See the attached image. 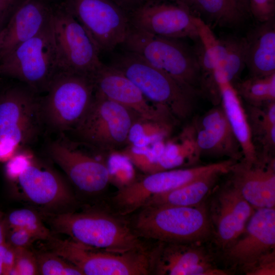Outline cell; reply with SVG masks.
I'll return each mask as SVG.
<instances>
[{
  "instance_id": "obj_1",
  "label": "cell",
  "mask_w": 275,
  "mask_h": 275,
  "mask_svg": "<svg viewBox=\"0 0 275 275\" xmlns=\"http://www.w3.org/2000/svg\"><path fill=\"white\" fill-rule=\"evenodd\" d=\"M46 216L55 231L91 247L125 252L151 246L135 233L127 216L115 213L107 206L80 212L48 213Z\"/></svg>"
},
{
  "instance_id": "obj_2",
  "label": "cell",
  "mask_w": 275,
  "mask_h": 275,
  "mask_svg": "<svg viewBox=\"0 0 275 275\" xmlns=\"http://www.w3.org/2000/svg\"><path fill=\"white\" fill-rule=\"evenodd\" d=\"M128 218L135 233L144 240L199 243L212 238L208 206H148Z\"/></svg>"
},
{
  "instance_id": "obj_3",
  "label": "cell",
  "mask_w": 275,
  "mask_h": 275,
  "mask_svg": "<svg viewBox=\"0 0 275 275\" xmlns=\"http://www.w3.org/2000/svg\"><path fill=\"white\" fill-rule=\"evenodd\" d=\"M110 65L129 78L149 102L167 108L178 121L191 115L198 94L139 56L126 51Z\"/></svg>"
},
{
  "instance_id": "obj_4",
  "label": "cell",
  "mask_w": 275,
  "mask_h": 275,
  "mask_svg": "<svg viewBox=\"0 0 275 275\" xmlns=\"http://www.w3.org/2000/svg\"><path fill=\"white\" fill-rule=\"evenodd\" d=\"M154 67L200 94V74L197 58L179 39L155 35L130 26L122 44Z\"/></svg>"
},
{
  "instance_id": "obj_5",
  "label": "cell",
  "mask_w": 275,
  "mask_h": 275,
  "mask_svg": "<svg viewBox=\"0 0 275 275\" xmlns=\"http://www.w3.org/2000/svg\"><path fill=\"white\" fill-rule=\"evenodd\" d=\"M141 118L132 110L95 91L90 108L72 131L82 144L100 153L110 154L128 145L130 130Z\"/></svg>"
},
{
  "instance_id": "obj_6",
  "label": "cell",
  "mask_w": 275,
  "mask_h": 275,
  "mask_svg": "<svg viewBox=\"0 0 275 275\" xmlns=\"http://www.w3.org/2000/svg\"><path fill=\"white\" fill-rule=\"evenodd\" d=\"M60 70L52 18L37 35L0 61V75L17 79L39 94L46 91Z\"/></svg>"
},
{
  "instance_id": "obj_7",
  "label": "cell",
  "mask_w": 275,
  "mask_h": 275,
  "mask_svg": "<svg viewBox=\"0 0 275 275\" xmlns=\"http://www.w3.org/2000/svg\"><path fill=\"white\" fill-rule=\"evenodd\" d=\"M42 97L45 125L56 131H72L84 117L95 96L92 78L58 71Z\"/></svg>"
},
{
  "instance_id": "obj_8",
  "label": "cell",
  "mask_w": 275,
  "mask_h": 275,
  "mask_svg": "<svg viewBox=\"0 0 275 275\" xmlns=\"http://www.w3.org/2000/svg\"><path fill=\"white\" fill-rule=\"evenodd\" d=\"M237 161L228 159L206 165L177 168L147 174L118 189L108 205L115 212L127 216L142 208L152 197L174 190L196 180L220 172L229 173Z\"/></svg>"
},
{
  "instance_id": "obj_9",
  "label": "cell",
  "mask_w": 275,
  "mask_h": 275,
  "mask_svg": "<svg viewBox=\"0 0 275 275\" xmlns=\"http://www.w3.org/2000/svg\"><path fill=\"white\" fill-rule=\"evenodd\" d=\"M51 251L77 267L83 275L151 274L150 249L119 252L96 248L70 238L54 236Z\"/></svg>"
},
{
  "instance_id": "obj_10",
  "label": "cell",
  "mask_w": 275,
  "mask_h": 275,
  "mask_svg": "<svg viewBox=\"0 0 275 275\" xmlns=\"http://www.w3.org/2000/svg\"><path fill=\"white\" fill-rule=\"evenodd\" d=\"M44 125L39 93L21 82L2 91L0 140L24 148L37 140Z\"/></svg>"
},
{
  "instance_id": "obj_11",
  "label": "cell",
  "mask_w": 275,
  "mask_h": 275,
  "mask_svg": "<svg viewBox=\"0 0 275 275\" xmlns=\"http://www.w3.org/2000/svg\"><path fill=\"white\" fill-rule=\"evenodd\" d=\"M52 21L60 70L92 78L103 63L88 33L61 3L54 4Z\"/></svg>"
},
{
  "instance_id": "obj_12",
  "label": "cell",
  "mask_w": 275,
  "mask_h": 275,
  "mask_svg": "<svg viewBox=\"0 0 275 275\" xmlns=\"http://www.w3.org/2000/svg\"><path fill=\"white\" fill-rule=\"evenodd\" d=\"M100 52L122 44L130 28L128 14L112 0H62Z\"/></svg>"
},
{
  "instance_id": "obj_13",
  "label": "cell",
  "mask_w": 275,
  "mask_h": 275,
  "mask_svg": "<svg viewBox=\"0 0 275 275\" xmlns=\"http://www.w3.org/2000/svg\"><path fill=\"white\" fill-rule=\"evenodd\" d=\"M130 25L165 37L197 41L196 16L181 0H147L128 14Z\"/></svg>"
},
{
  "instance_id": "obj_14",
  "label": "cell",
  "mask_w": 275,
  "mask_h": 275,
  "mask_svg": "<svg viewBox=\"0 0 275 275\" xmlns=\"http://www.w3.org/2000/svg\"><path fill=\"white\" fill-rule=\"evenodd\" d=\"M199 243L154 242L150 249L151 274L227 275L213 256Z\"/></svg>"
},
{
  "instance_id": "obj_15",
  "label": "cell",
  "mask_w": 275,
  "mask_h": 275,
  "mask_svg": "<svg viewBox=\"0 0 275 275\" xmlns=\"http://www.w3.org/2000/svg\"><path fill=\"white\" fill-rule=\"evenodd\" d=\"M95 91L135 112L144 119L175 124L178 121L165 107L149 102L122 72L102 64L93 77Z\"/></svg>"
},
{
  "instance_id": "obj_16",
  "label": "cell",
  "mask_w": 275,
  "mask_h": 275,
  "mask_svg": "<svg viewBox=\"0 0 275 275\" xmlns=\"http://www.w3.org/2000/svg\"><path fill=\"white\" fill-rule=\"evenodd\" d=\"M48 154L80 191L88 195L102 194L107 189L109 175L106 162L60 141L49 144Z\"/></svg>"
},
{
  "instance_id": "obj_17",
  "label": "cell",
  "mask_w": 275,
  "mask_h": 275,
  "mask_svg": "<svg viewBox=\"0 0 275 275\" xmlns=\"http://www.w3.org/2000/svg\"><path fill=\"white\" fill-rule=\"evenodd\" d=\"M208 211L215 242L222 252L242 233L255 209L230 181L220 189Z\"/></svg>"
},
{
  "instance_id": "obj_18",
  "label": "cell",
  "mask_w": 275,
  "mask_h": 275,
  "mask_svg": "<svg viewBox=\"0 0 275 275\" xmlns=\"http://www.w3.org/2000/svg\"><path fill=\"white\" fill-rule=\"evenodd\" d=\"M275 249V208L256 209L244 230L227 249L222 258L232 268L243 267Z\"/></svg>"
},
{
  "instance_id": "obj_19",
  "label": "cell",
  "mask_w": 275,
  "mask_h": 275,
  "mask_svg": "<svg viewBox=\"0 0 275 275\" xmlns=\"http://www.w3.org/2000/svg\"><path fill=\"white\" fill-rule=\"evenodd\" d=\"M230 173L231 183L255 210L275 208V159L272 154L259 153L253 163L238 161Z\"/></svg>"
},
{
  "instance_id": "obj_20",
  "label": "cell",
  "mask_w": 275,
  "mask_h": 275,
  "mask_svg": "<svg viewBox=\"0 0 275 275\" xmlns=\"http://www.w3.org/2000/svg\"><path fill=\"white\" fill-rule=\"evenodd\" d=\"M15 182L28 201L43 208L59 209L73 206L77 203L75 196L66 181L35 159Z\"/></svg>"
},
{
  "instance_id": "obj_21",
  "label": "cell",
  "mask_w": 275,
  "mask_h": 275,
  "mask_svg": "<svg viewBox=\"0 0 275 275\" xmlns=\"http://www.w3.org/2000/svg\"><path fill=\"white\" fill-rule=\"evenodd\" d=\"M54 4L49 0L20 2L0 33V61L48 24Z\"/></svg>"
},
{
  "instance_id": "obj_22",
  "label": "cell",
  "mask_w": 275,
  "mask_h": 275,
  "mask_svg": "<svg viewBox=\"0 0 275 275\" xmlns=\"http://www.w3.org/2000/svg\"><path fill=\"white\" fill-rule=\"evenodd\" d=\"M194 125L196 153L199 158L206 154L226 156L236 161L242 159L240 145L222 106L211 108Z\"/></svg>"
},
{
  "instance_id": "obj_23",
  "label": "cell",
  "mask_w": 275,
  "mask_h": 275,
  "mask_svg": "<svg viewBox=\"0 0 275 275\" xmlns=\"http://www.w3.org/2000/svg\"><path fill=\"white\" fill-rule=\"evenodd\" d=\"M218 88L222 107L240 145L242 161L253 163L258 159L246 113L234 85L224 76L214 75Z\"/></svg>"
},
{
  "instance_id": "obj_24",
  "label": "cell",
  "mask_w": 275,
  "mask_h": 275,
  "mask_svg": "<svg viewBox=\"0 0 275 275\" xmlns=\"http://www.w3.org/2000/svg\"><path fill=\"white\" fill-rule=\"evenodd\" d=\"M245 39V66L251 76L263 77L275 73L274 18L261 22Z\"/></svg>"
},
{
  "instance_id": "obj_25",
  "label": "cell",
  "mask_w": 275,
  "mask_h": 275,
  "mask_svg": "<svg viewBox=\"0 0 275 275\" xmlns=\"http://www.w3.org/2000/svg\"><path fill=\"white\" fill-rule=\"evenodd\" d=\"M196 25L198 35V44L196 53L200 74V92L206 96L212 103L217 105L221 102L218 86L214 72L218 44L210 28L201 18L197 17Z\"/></svg>"
},
{
  "instance_id": "obj_26",
  "label": "cell",
  "mask_w": 275,
  "mask_h": 275,
  "mask_svg": "<svg viewBox=\"0 0 275 275\" xmlns=\"http://www.w3.org/2000/svg\"><path fill=\"white\" fill-rule=\"evenodd\" d=\"M223 174L212 173L179 188L151 197L143 206H195L204 202Z\"/></svg>"
},
{
  "instance_id": "obj_27",
  "label": "cell",
  "mask_w": 275,
  "mask_h": 275,
  "mask_svg": "<svg viewBox=\"0 0 275 275\" xmlns=\"http://www.w3.org/2000/svg\"><path fill=\"white\" fill-rule=\"evenodd\" d=\"M245 37L218 39L214 74L224 76L234 85L245 66Z\"/></svg>"
},
{
  "instance_id": "obj_28",
  "label": "cell",
  "mask_w": 275,
  "mask_h": 275,
  "mask_svg": "<svg viewBox=\"0 0 275 275\" xmlns=\"http://www.w3.org/2000/svg\"><path fill=\"white\" fill-rule=\"evenodd\" d=\"M265 105L263 108L249 105L246 115L253 139H257L262 152H271L275 147V101Z\"/></svg>"
},
{
  "instance_id": "obj_29",
  "label": "cell",
  "mask_w": 275,
  "mask_h": 275,
  "mask_svg": "<svg viewBox=\"0 0 275 275\" xmlns=\"http://www.w3.org/2000/svg\"><path fill=\"white\" fill-rule=\"evenodd\" d=\"M193 6L210 21L222 27L237 26L245 15L236 0H193Z\"/></svg>"
},
{
  "instance_id": "obj_30",
  "label": "cell",
  "mask_w": 275,
  "mask_h": 275,
  "mask_svg": "<svg viewBox=\"0 0 275 275\" xmlns=\"http://www.w3.org/2000/svg\"><path fill=\"white\" fill-rule=\"evenodd\" d=\"M234 86L240 97L251 106H261L275 101V73L263 77L251 76Z\"/></svg>"
},
{
  "instance_id": "obj_31",
  "label": "cell",
  "mask_w": 275,
  "mask_h": 275,
  "mask_svg": "<svg viewBox=\"0 0 275 275\" xmlns=\"http://www.w3.org/2000/svg\"><path fill=\"white\" fill-rule=\"evenodd\" d=\"M7 221L10 228L23 229L34 235L38 240L48 241L53 237L40 216L32 210L20 209L14 210L9 214Z\"/></svg>"
},
{
  "instance_id": "obj_32",
  "label": "cell",
  "mask_w": 275,
  "mask_h": 275,
  "mask_svg": "<svg viewBox=\"0 0 275 275\" xmlns=\"http://www.w3.org/2000/svg\"><path fill=\"white\" fill-rule=\"evenodd\" d=\"M110 154L111 155L106 162L110 183L120 189L134 182L137 179L132 163L120 152L115 151Z\"/></svg>"
},
{
  "instance_id": "obj_33",
  "label": "cell",
  "mask_w": 275,
  "mask_h": 275,
  "mask_svg": "<svg viewBox=\"0 0 275 275\" xmlns=\"http://www.w3.org/2000/svg\"><path fill=\"white\" fill-rule=\"evenodd\" d=\"M39 274L43 275H83L75 265L52 252L36 254Z\"/></svg>"
},
{
  "instance_id": "obj_34",
  "label": "cell",
  "mask_w": 275,
  "mask_h": 275,
  "mask_svg": "<svg viewBox=\"0 0 275 275\" xmlns=\"http://www.w3.org/2000/svg\"><path fill=\"white\" fill-rule=\"evenodd\" d=\"M16 255L14 266L9 274H38V268L36 254L29 248H16Z\"/></svg>"
},
{
  "instance_id": "obj_35",
  "label": "cell",
  "mask_w": 275,
  "mask_h": 275,
  "mask_svg": "<svg viewBox=\"0 0 275 275\" xmlns=\"http://www.w3.org/2000/svg\"><path fill=\"white\" fill-rule=\"evenodd\" d=\"M34 159V154L30 150L20 149L6 162L5 172L7 177L15 182L21 173Z\"/></svg>"
},
{
  "instance_id": "obj_36",
  "label": "cell",
  "mask_w": 275,
  "mask_h": 275,
  "mask_svg": "<svg viewBox=\"0 0 275 275\" xmlns=\"http://www.w3.org/2000/svg\"><path fill=\"white\" fill-rule=\"evenodd\" d=\"M241 270L246 275H274L275 249L261 255Z\"/></svg>"
},
{
  "instance_id": "obj_37",
  "label": "cell",
  "mask_w": 275,
  "mask_h": 275,
  "mask_svg": "<svg viewBox=\"0 0 275 275\" xmlns=\"http://www.w3.org/2000/svg\"><path fill=\"white\" fill-rule=\"evenodd\" d=\"M249 12L258 21L264 22L274 18L275 0H249Z\"/></svg>"
},
{
  "instance_id": "obj_38",
  "label": "cell",
  "mask_w": 275,
  "mask_h": 275,
  "mask_svg": "<svg viewBox=\"0 0 275 275\" xmlns=\"http://www.w3.org/2000/svg\"><path fill=\"white\" fill-rule=\"evenodd\" d=\"M8 242L18 248H29L38 239L30 232L21 228H10Z\"/></svg>"
},
{
  "instance_id": "obj_39",
  "label": "cell",
  "mask_w": 275,
  "mask_h": 275,
  "mask_svg": "<svg viewBox=\"0 0 275 275\" xmlns=\"http://www.w3.org/2000/svg\"><path fill=\"white\" fill-rule=\"evenodd\" d=\"M21 1L0 0V24L4 26Z\"/></svg>"
},
{
  "instance_id": "obj_40",
  "label": "cell",
  "mask_w": 275,
  "mask_h": 275,
  "mask_svg": "<svg viewBox=\"0 0 275 275\" xmlns=\"http://www.w3.org/2000/svg\"><path fill=\"white\" fill-rule=\"evenodd\" d=\"M20 149L10 142L0 140V162H7Z\"/></svg>"
},
{
  "instance_id": "obj_41",
  "label": "cell",
  "mask_w": 275,
  "mask_h": 275,
  "mask_svg": "<svg viewBox=\"0 0 275 275\" xmlns=\"http://www.w3.org/2000/svg\"><path fill=\"white\" fill-rule=\"evenodd\" d=\"M128 14L143 4L147 0H112Z\"/></svg>"
},
{
  "instance_id": "obj_42",
  "label": "cell",
  "mask_w": 275,
  "mask_h": 275,
  "mask_svg": "<svg viewBox=\"0 0 275 275\" xmlns=\"http://www.w3.org/2000/svg\"><path fill=\"white\" fill-rule=\"evenodd\" d=\"M8 246V243L5 242L0 244V274H4L3 263L5 254Z\"/></svg>"
},
{
  "instance_id": "obj_43",
  "label": "cell",
  "mask_w": 275,
  "mask_h": 275,
  "mask_svg": "<svg viewBox=\"0 0 275 275\" xmlns=\"http://www.w3.org/2000/svg\"><path fill=\"white\" fill-rule=\"evenodd\" d=\"M6 242L5 226L2 216L0 214V244Z\"/></svg>"
},
{
  "instance_id": "obj_44",
  "label": "cell",
  "mask_w": 275,
  "mask_h": 275,
  "mask_svg": "<svg viewBox=\"0 0 275 275\" xmlns=\"http://www.w3.org/2000/svg\"><path fill=\"white\" fill-rule=\"evenodd\" d=\"M242 10L246 14L249 12V0H236Z\"/></svg>"
},
{
  "instance_id": "obj_45",
  "label": "cell",
  "mask_w": 275,
  "mask_h": 275,
  "mask_svg": "<svg viewBox=\"0 0 275 275\" xmlns=\"http://www.w3.org/2000/svg\"><path fill=\"white\" fill-rule=\"evenodd\" d=\"M186 5H187L189 7L193 6V0H181Z\"/></svg>"
},
{
  "instance_id": "obj_46",
  "label": "cell",
  "mask_w": 275,
  "mask_h": 275,
  "mask_svg": "<svg viewBox=\"0 0 275 275\" xmlns=\"http://www.w3.org/2000/svg\"><path fill=\"white\" fill-rule=\"evenodd\" d=\"M49 1L53 3H58L62 1V0H49Z\"/></svg>"
},
{
  "instance_id": "obj_47",
  "label": "cell",
  "mask_w": 275,
  "mask_h": 275,
  "mask_svg": "<svg viewBox=\"0 0 275 275\" xmlns=\"http://www.w3.org/2000/svg\"><path fill=\"white\" fill-rule=\"evenodd\" d=\"M3 26H4L3 25L0 24V33H1V30H2V28H3Z\"/></svg>"
}]
</instances>
